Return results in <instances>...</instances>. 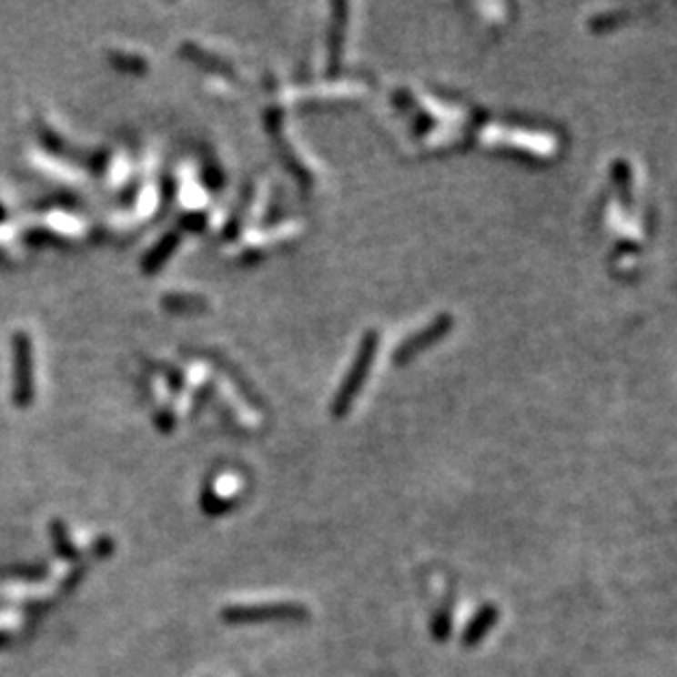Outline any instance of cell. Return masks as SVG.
Segmentation results:
<instances>
[{"mask_svg":"<svg viewBox=\"0 0 677 677\" xmlns=\"http://www.w3.org/2000/svg\"><path fill=\"white\" fill-rule=\"evenodd\" d=\"M14 399L18 406H29L34 399V353H31V338L25 331H18L14 338Z\"/></svg>","mask_w":677,"mask_h":677,"instance_id":"6da1fadb","label":"cell"}]
</instances>
